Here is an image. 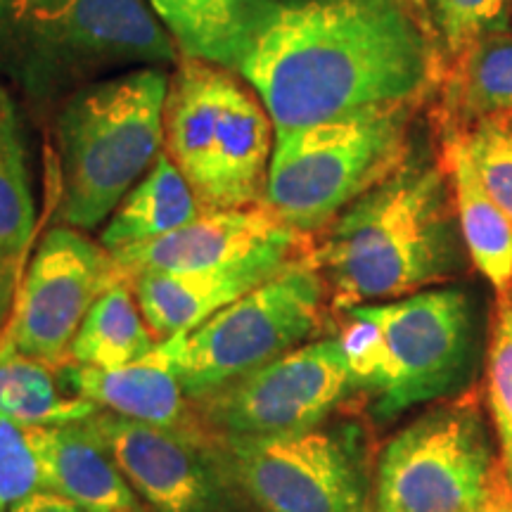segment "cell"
<instances>
[{
    "label": "cell",
    "mask_w": 512,
    "mask_h": 512,
    "mask_svg": "<svg viewBox=\"0 0 512 512\" xmlns=\"http://www.w3.org/2000/svg\"><path fill=\"white\" fill-rule=\"evenodd\" d=\"M178 53L238 74L278 0H145Z\"/></svg>",
    "instance_id": "19"
},
{
    "label": "cell",
    "mask_w": 512,
    "mask_h": 512,
    "mask_svg": "<svg viewBox=\"0 0 512 512\" xmlns=\"http://www.w3.org/2000/svg\"><path fill=\"white\" fill-rule=\"evenodd\" d=\"M325 302V280L309 249L200 328L166 339L188 399L200 403L302 347L323 328Z\"/></svg>",
    "instance_id": "7"
},
{
    "label": "cell",
    "mask_w": 512,
    "mask_h": 512,
    "mask_svg": "<svg viewBox=\"0 0 512 512\" xmlns=\"http://www.w3.org/2000/svg\"><path fill=\"white\" fill-rule=\"evenodd\" d=\"M38 439L48 491L69 498L86 512H150L88 418L41 427Z\"/></svg>",
    "instance_id": "17"
},
{
    "label": "cell",
    "mask_w": 512,
    "mask_h": 512,
    "mask_svg": "<svg viewBox=\"0 0 512 512\" xmlns=\"http://www.w3.org/2000/svg\"><path fill=\"white\" fill-rule=\"evenodd\" d=\"M159 344L140 311L136 294L119 280L91 306L69 347V363L88 368H121L145 358Z\"/></svg>",
    "instance_id": "23"
},
{
    "label": "cell",
    "mask_w": 512,
    "mask_h": 512,
    "mask_svg": "<svg viewBox=\"0 0 512 512\" xmlns=\"http://www.w3.org/2000/svg\"><path fill=\"white\" fill-rule=\"evenodd\" d=\"M114 463L150 512H247L219 439L140 425L119 415H91Z\"/></svg>",
    "instance_id": "12"
},
{
    "label": "cell",
    "mask_w": 512,
    "mask_h": 512,
    "mask_svg": "<svg viewBox=\"0 0 512 512\" xmlns=\"http://www.w3.org/2000/svg\"><path fill=\"white\" fill-rule=\"evenodd\" d=\"M12 119H17L15 105H12V98L8 95V91L0 86V133H3V128L8 126Z\"/></svg>",
    "instance_id": "31"
},
{
    "label": "cell",
    "mask_w": 512,
    "mask_h": 512,
    "mask_svg": "<svg viewBox=\"0 0 512 512\" xmlns=\"http://www.w3.org/2000/svg\"><path fill=\"white\" fill-rule=\"evenodd\" d=\"M169 76L138 67L67 95L57 114L62 226L95 230L164 152Z\"/></svg>",
    "instance_id": "4"
},
{
    "label": "cell",
    "mask_w": 512,
    "mask_h": 512,
    "mask_svg": "<svg viewBox=\"0 0 512 512\" xmlns=\"http://www.w3.org/2000/svg\"><path fill=\"white\" fill-rule=\"evenodd\" d=\"M38 430L41 427L0 418V512L38 491H48Z\"/></svg>",
    "instance_id": "28"
},
{
    "label": "cell",
    "mask_w": 512,
    "mask_h": 512,
    "mask_svg": "<svg viewBox=\"0 0 512 512\" xmlns=\"http://www.w3.org/2000/svg\"><path fill=\"white\" fill-rule=\"evenodd\" d=\"M287 230L292 228H287L264 204L204 211L200 219L174 233L119 249L112 256L121 280L128 283L140 273H188L230 264Z\"/></svg>",
    "instance_id": "15"
},
{
    "label": "cell",
    "mask_w": 512,
    "mask_h": 512,
    "mask_svg": "<svg viewBox=\"0 0 512 512\" xmlns=\"http://www.w3.org/2000/svg\"><path fill=\"white\" fill-rule=\"evenodd\" d=\"M8 512H86L79 505L69 501L53 491H38V494L24 498L17 505H12Z\"/></svg>",
    "instance_id": "30"
},
{
    "label": "cell",
    "mask_w": 512,
    "mask_h": 512,
    "mask_svg": "<svg viewBox=\"0 0 512 512\" xmlns=\"http://www.w3.org/2000/svg\"><path fill=\"white\" fill-rule=\"evenodd\" d=\"M230 69L181 57L164 102V152L185 176L197 200L207 188L219 136L223 83Z\"/></svg>",
    "instance_id": "18"
},
{
    "label": "cell",
    "mask_w": 512,
    "mask_h": 512,
    "mask_svg": "<svg viewBox=\"0 0 512 512\" xmlns=\"http://www.w3.org/2000/svg\"><path fill=\"white\" fill-rule=\"evenodd\" d=\"M95 413L93 403L69 392L60 368L0 344V418L27 427H57Z\"/></svg>",
    "instance_id": "24"
},
{
    "label": "cell",
    "mask_w": 512,
    "mask_h": 512,
    "mask_svg": "<svg viewBox=\"0 0 512 512\" xmlns=\"http://www.w3.org/2000/svg\"><path fill=\"white\" fill-rule=\"evenodd\" d=\"M489 512H512V501H508V503H503V505H498V508H494V510H489Z\"/></svg>",
    "instance_id": "32"
},
{
    "label": "cell",
    "mask_w": 512,
    "mask_h": 512,
    "mask_svg": "<svg viewBox=\"0 0 512 512\" xmlns=\"http://www.w3.org/2000/svg\"><path fill=\"white\" fill-rule=\"evenodd\" d=\"M309 235L287 230L230 264L188 273H140L128 280L140 311L159 342L200 328L254 287L309 254Z\"/></svg>",
    "instance_id": "13"
},
{
    "label": "cell",
    "mask_w": 512,
    "mask_h": 512,
    "mask_svg": "<svg viewBox=\"0 0 512 512\" xmlns=\"http://www.w3.org/2000/svg\"><path fill=\"white\" fill-rule=\"evenodd\" d=\"M444 169L472 264L496 292H505L512 285V221L486 192L458 133H448L444 143Z\"/></svg>",
    "instance_id": "20"
},
{
    "label": "cell",
    "mask_w": 512,
    "mask_h": 512,
    "mask_svg": "<svg viewBox=\"0 0 512 512\" xmlns=\"http://www.w3.org/2000/svg\"><path fill=\"white\" fill-rule=\"evenodd\" d=\"M512 501L475 399L432 408L384 446L377 512H489Z\"/></svg>",
    "instance_id": "8"
},
{
    "label": "cell",
    "mask_w": 512,
    "mask_h": 512,
    "mask_svg": "<svg viewBox=\"0 0 512 512\" xmlns=\"http://www.w3.org/2000/svg\"><path fill=\"white\" fill-rule=\"evenodd\" d=\"M486 384H489V406L501 444L503 472L512 489V285L505 292H498Z\"/></svg>",
    "instance_id": "27"
},
{
    "label": "cell",
    "mask_w": 512,
    "mask_h": 512,
    "mask_svg": "<svg viewBox=\"0 0 512 512\" xmlns=\"http://www.w3.org/2000/svg\"><path fill=\"white\" fill-rule=\"evenodd\" d=\"M178 55L145 0H0V69L36 100Z\"/></svg>",
    "instance_id": "3"
},
{
    "label": "cell",
    "mask_w": 512,
    "mask_h": 512,
    "mask_svg": "<svg viewBox=\"0 0 512 512\" xmlns=\"http://www.w3.org/2000/svg\"><path fill=\"white\" fill-rule=\"evenodd\" d=\"M204 214L195 190L162 152L150 171L128 190L100 233V245L110 252L143 245L188 226Z\"/></svg>",
    "instance_id": "21"
},
{
    "label": "cell",
    "mask_w": 512,
    "mask_h": 512,
    "mask_svg": "<svg viewBox=\"0 0 512 512\" xmlns=\"http://www.w3.org/2000/svg\"><path fill=\"white\" fill-rule=\"evenodd\" d=\"M432 12L446 50L458 60L482 38L508 31L512 0H432Z\"/></svg>",
    "instance_id": "29"
},
{
    "label": "cell",
    "mask_w": 512,
    "mask_h": 512,
    "mask_svg": "<svg viewBox=\"0 0 512 512\" xmlns=\"http://www.w3.org/2000/svg\"><path fill=\"white\" fill-rule=\"evenodd\" d=\"M242 494L259 512H363L366 475L356 430H309L219 441Z\"/></svg>",
    "instance_id": "10"
},
{
    "label": "cell",
    "mask_w": 512,
    "mask_h": 512,
    "mask_svg": "<svg viewBox=\"0 0 512 512\" xmlns=\"http://www.w3.org/2000/svg\"><path fill=\"white\" fill-rule=\"evenodd\" d=\"M238 74L278 133L420 100L437 53L411 0H278Z\"/></svg>",
    "instance_id": "1"
},
{
    "label": "cell",
    "mask_w": 512,
    "mask_h": 512,
    "mask_svg": "<svg viewBox=\"0 0 512 512\" xmlns=\"http://www.w3.org/2000/svg\"><path fill=\"white\" fill-rule=\"evenodd\" d=\"M354 389L380 420L451 392L470 354V302L444 287L344 311L339 332Z\"/></svg>",
    "instance_id": "6"
},
{
    "label": "cell",
    "mask_w": 512,
    "mask_h": 512,
    "mask_svg": "<svg viewBox=\"0 0 512 512\" xmlns=\"http://www.w3.org/2000/svg\"><path fill=\"white\" fill-rule=\"evenodd\" d=\"M119 280L110 249L83 230L50 228L29 259L0 344L62 368L83 318Z\"/></svg>",
    "instance_id": "11"
},
{
    "label": "cell",
    "mask_w": 512,
    "mask_h": 512,
    "mask_svg": "<svg viewBox=\"0 0 512 512\" xmlns=\"http://www.w3.org/2000/svg\"><path fill=\"white\" fill-rule=\"evenodd\" d=\"M418 107L420 100L387 102L278 131L261 204L313 238L411 157Z\"/></svg>",
    "instance_id": "5"
},
{
    "label": "cell",
    "mask_w": 512,
    "mask_h": 512,
    "mask_svg": "<svg viewBox=\"0 0 512 512\" xmlns=\"http://www.w3.org/2000/svg\"><path fill=\"white\" fill-rule=\"evenodd\" d=\"M453 133L463 138L486 192L512 221V112L489 114Z\"/></svg>",
    "instance_id": "26"
},
{
    "label": "cell",
    "mask_w": 512,
    "mask_h": 512,
    "mask_svg": "<svg viewBox=\"0 0 512 512\" xmlns=\"http://www.w3.org/2000/svg\"><path fill=\"white\" fill-rule=\"evenodd\" d=\"M411 3H413L418 10H425V0H411Z\"/></svg>",
    "instance_id": "33"
},
{
    "label": "cell",
    "mask_w": 512,
    "mask_h": 512,
    "mask_svg": "<svg viewBox=\"0 0 512 512\" xmlns=\"http://www.w3.org/2000/svg\"><path fill=\"white\" fill-rule=\"evenodd\" d=\"M273 133V121L254 88L240 83L235 72H228L209 181L200 197L204 211L261 204L273 155Z\"/></svg>",
    "instance_id": "16"
},
{
    "label": "cell",
    "mask_w": 512,
    "mask_h": 512,
    "mask_svg": "<svg viewBox=\"0 0 512 512\" xmlns=\"http://www.w3.org/2000/svg\"><path fill=\"white\" fill-rule=\"evenodd\" d=\"M460 226L444 162L408 157L311 238L335 311L408 297L458 273Z\"/></svg>",
    "instance_id": "2"
},
{
    "label": "cell",
    "mask_w": 512,
    "mask_h": 512,
    "mask_svg": "<svg viewBox=\"0 0 512 512\" xmlns=\"http://www.w3.org/2000/svg\"><path fill=\"white\" fill-rule=\"evenodd\" d=\"M351 389L347 356L335 337L306 342L195 406L219 441L273 439L316 430Z\"/></svg>",
    "instance_id": "9"
},
{
    "label": "cell",
    "mask_w": 512,
    "mask_h": 512,
    "mask_svg": "<svg viewBox=\"0 0 512 512\" xmlns=\"http://www.w3.org/2000/svg\"><path fill=\"white\" fill-rule=\"evenodd\" d=\"M34 230L36 204L27 147L19 119H12L0 133V332L8 323L19 283L27 271Z\"/></svg>",
    "instance_id": "22"
},
{
    "label": "cell",
    "mask_w": 512,
    "mask_h": 512,
    "mask_svg": "<svg viewBox=\"0 0 512 512\" xmlns=\"http://www.w3.org/2000/svg\"><path fill=\"white\" fill-rule=\"evenodd\" d=\"M60 375L69 392L93 403L98 411L119 415L140 425L211 437L197 406L185 394L181 377H178L174 349L166 339L145 358L128 366L88 368L64 363Z\"/></svg>",
    "instance_id": "14"
},
{
    "label": "cell",
    "mask_w": 512,
    "mask_h": 512,
    "mask_svg": "<svg viewBox=\"0 0 512 512\" xmlns=\"http://www.w3.org/2000/svg\"><path fill=\"white\" fill-rule=\"evenodd\" d=\"M448 114L472 121L512 112V34H491L456 60L446 91Z\"/></svg>",
    "instance_id": "25"
}]
</instances>
